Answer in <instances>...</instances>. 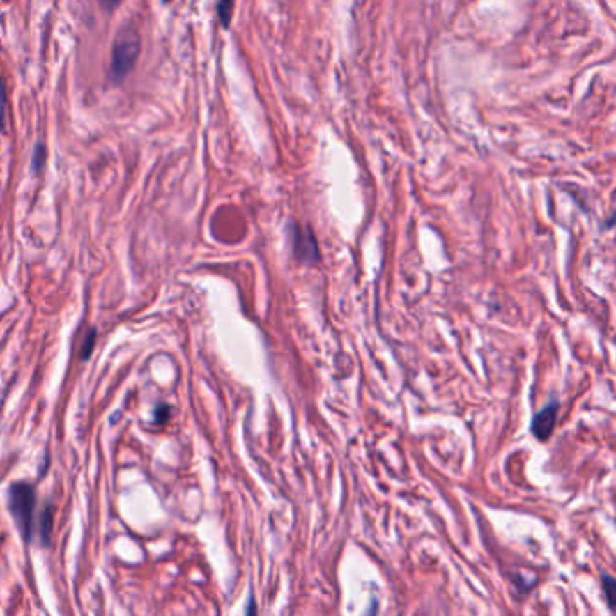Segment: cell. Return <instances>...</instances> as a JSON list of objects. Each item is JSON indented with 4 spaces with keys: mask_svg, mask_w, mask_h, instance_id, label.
<instances>
[{
    "mask_svg": "<svg viewBox=\"0 0 616 616\" xmlns=\"http://www.w3.org/2000/svg\"><path fill=\"white\" fill-rule=\"evenodd\" d=\"M141 53V38L132 27H123L114 38L111 54V78L123 82L138 62Z\"/></svg>",
    "mask_w": 616,
    "mask_h": 616,
    "instance_id": "obj_1",
    "label": "cell"
},
{
    "mask_svg": "<svg viewBox=\"0 0 616 616\" xmlns=\"http://www.w3.org/2000/svg\"><path fill=\"white\" fill-rule=\"evenodd\" d=\"M9 508L22 535L31 539L35 532V490L26 483L13 484L9 490Z\"/></svg>",
    "mask_w": 616,
    "mask_h": 616,
    "instance_id": "obj_2",
    "label": "cell"
},
{
    "mask_svg": "<svg viewBox=\"0 0 616 616\" xmlns=\"http://www.w3.org/2000/svg\"><path fill=\"white\" fill-rule=\"evenodd\" d=\"M289 236H291L293 249H295V255H297L298 261L311 264V262H315L318 259V246H316L315 233H313L311 228L291 222L289 224Z\"/></svg>",
    "mask_w": 616,
    "mask_h": 616,
    "instance_id": "obj_3",
    "label": "cell"
},
{
    "mask_svg": "<svg viewBox=\"0 0 616 616\" xmlns=\"http://www.w3.org/2000/svg\"><path fill=\"white\" fill-rule=\"evenodd\" d=\"M557 417H559V401L553 399L550 403L546 405L544 408H541L539 413L533 416L532 422V432L537 439L546 441L550 439V436L553 434V429L557 425Z\"/></svg>",
    "mask_w": 616,
    "mask_h": 616,
    "instance_id": "obj_4",
    "label": "cell"
},
{
    "mask_svg": "<svg viewBox=\"0 0 616 616\" xmlns=\"http://www.w3.org/2000/svg\"><path fill=\"white\" fill-rule=\"evenodd\" d=\"M231 13H233V0H217V15L219 20L224 27L230 26Z\"/></svg>",
    "mask_w": 616,
    "mask_h": 616,
    "instance_id": "obj_5",
    "label": "cell"
},
{
    "mask_svg": "<svg viewBox=\"0 0 616 616\" xmlns=\"http://www.w3.org/2000/svg\"><path fill=\"white\" fill-rule=\"evenodd\" d=\"M602 585L603 593H606V599H608L609 608L615 609L616 602V582L611 575H602Z\"/></svg>",
    "mask_w": 616,
    "mask_h": 616,
    "instance_id": "obj_6",
    "label": "cell"
},
{
    "mask_svg": "<svg viewBox=\"0 0 616 616\" xmlns=\"http://www.w3.org/2000/svg\"><path fill=\"white\" fill-rule=\"evenodd\" d=\"M45 157H47V152H45V146L42 143L35 146V152H33V172L40 174L42 169L45 164Z\"/></svg>",
    "mask_w": 616,
    "mask_h": 616,
    "instance_id": "obj_7",
    "label": "cell"
},
{
    "mask_svg": "<svg viewBox=\"0 0 616 616\" xmlns=\"http://www.w3.org/2000/svg\"><path fill=\"white\" fill-rule=\"evenodd\" d=\"M4 111H6V91H4V84L0 80V129H4Z\"/></svg>",
    "mask_w": 616,
    "mask_h": 616,
    "instance_id": "obj_8",
    "label": "cell"
},
{
    "mask_svg": "<svg viewBox=\"0 0 616 616\" xmlns=\"http://www.w3.org/2000/svg\"><path fill=\"white\" fill-rule=\"evenodd\" d=\"M120 2L121 0H98V4L102 6L103 9H107V11H112V9L118 8V6H120Z\"/></svg>",
    "mask_w": 616,
    "mask_h": 616,
    "instance_id": "obj_9",
    "label": "cell"
},
{
    "mask_svg": "<svg viewBox=\"0 0 616 616\" xmlns=\"http://www.w3.org/2000/svg\"><path fill=\"white\" fill-rule=\"evenodd\" d=\"M163 2H170V0H163Z\"/></svg>",
    "mask_w": 616,
    "mask_h": 616,
    "instance_id": "obj_10",
    "label": "cell"
}]
</instances>
